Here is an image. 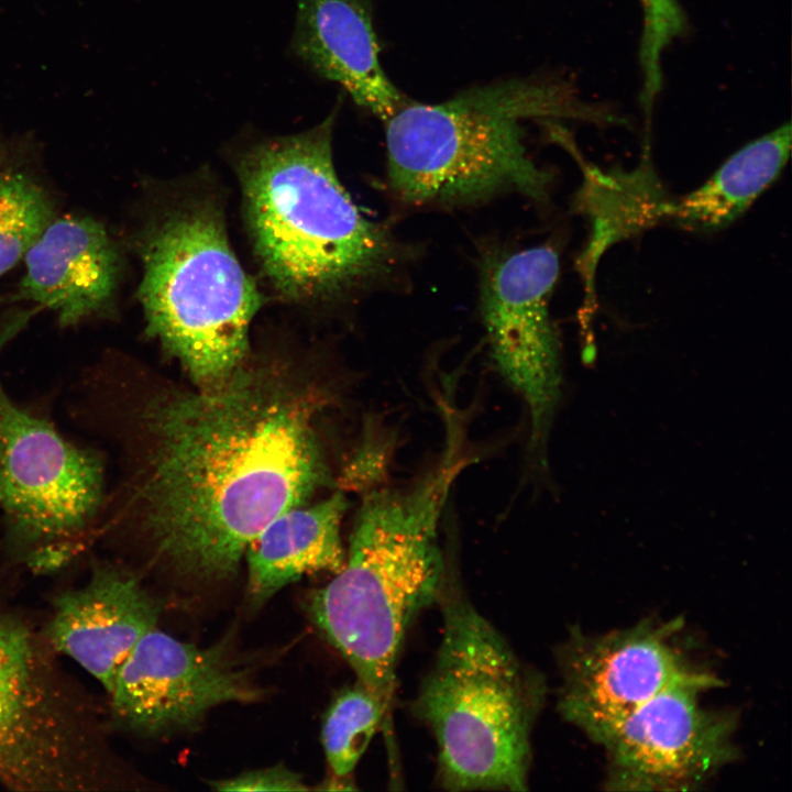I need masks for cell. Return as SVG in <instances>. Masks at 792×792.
I'll list each match as a JSON object with an SVG mask.
<instances>
[{"mask_svg":"<svg viewBox=\"0 0 792 792\" xmlns=\"http://www.w3.org/2000/svg\"><path fill=\"white\" fill-rule=\"evenodd\" d=\"M322 405L312 383L277 364L243 362L215 386L144 397L113 365H95L73 416L116 440L129 466L97 535L133 525L178 572L234 575L271 520L331 483L315 428Z\"/></svg>","mask_w":792,"mask_h":792,"instance_id":"6da1fadb","label":"cell"},{"mask_svg":"<svg viewBox=\"0 0 792 792\" xmlns=\"http://www.w3.org/2000/svg\"><path fill=\"white\" fill-rule=\"evenodd\" d=\"M449 421L435 469L409 487L364 494L343 568L307 598L312 623L387 711L405 635L438 600L447 579L440 518L453 482L469 464L460 430Z\"/></svg>","mask_w":792,"mask_h":792,"instance_id":"7a4b0ae2","label":"cell"},{"mask_svg":"<svg viewBox=\"0 0 792 792\" xmlns=\"http://www.w3.org/2000/svg\"><path fill=\"white\" fill-rule=\"evenodd\" d=\"M336 106L308 131L255 143L240 163L256 257L293 301L342 299L387 282L407 258L405 246L360 211L338 178Z\"/></svg>","mask_w":792,"mask_h":792,"instance_id":"3957f363","label":"cell"},{"mask_svg":"<svg viewBox=\"0 0 792 792\" xmlns=\"http://www.w3.org/2000/svg\"><path fill=\"white\" fill-rule=\"evenodd\" d=\"M527 119L620 122L614 109L547 76L475 86L439 103L407 99L384 121L388 189L411 207L471 205L509 193L546 204L553 176L528 155Z\"/></svg>","mask_w":792,"mask_h":792,"instance_id":"277c9868","label":"cell"},{"mask_svg":"<svg viewBox=\"0 0 792 792\" xmlns=\"http://www.w3.org/2000/svg\"><path fill=\"white\" fill-rule=\"evenodd\" d=\"M438 600L442 636L411 706L436 740L440 785L526 791L546 680L447 579Z\"/></svg>","mask_w":792,"mask_h":792,"instance_id":"5b68a950","label":"cell"},{"mask_svg":"<svg viewBox=\"0 0 792 792\" xmlns=\"http://www.w3.org/2000/svg\"><path fill=\"white\" fill-rule=\"evenodd\" d=\"M142 258L148 336L197 387L221 383L246 359L262 297L229 244L220 209L206 199L169 209L147 233Z\"/></svg>","mask_w":792,"mask_h":792,"instance_id":"8992f818","label":"cell"},{"mask_svg":"<svg viewBox=\"0 0 792 792\" xmlns=\"http://www.w3.org/2000/svg\"><path fill=\"white\" fill-rule=\"evenodd\" d=\"M20 326L0 332V350ZM105 498L97 451L15 403L0 378V509L18 557L36 572L70 562L96 537Z\"/></svg>","mask_w":792,"mask_h":792,"instance_id":"52a82bcc","label":"cell"},{"mask_svg":"<svg viewBox=\"0 0 792 792\" xmlns=\"http://www.w3.org/2000/svg\"><path fill=\"white\" fill-rule=\"evenodd\" d=\"M97 722L24 624L0 616V783L28 792L107 783Z\"/></svg>","mask_w":792,"mask_h":792,"instance_id":"ba28073f","label":"cell"},{"mask_svg":"<svg viewBox=\"0 0 792 792\" xmlns=\"http://www.w3.org/2000/svg\"><path fill=\"white\" fill-rule=\"evenodd\" d=\"M682 620L644 618L605 634L570 630L557 650L558 711L602 745L639 706L675 686L704 692L723 681L678 646Z\"/></svg>","mask_w":792,"mask_h":792,"instance_id":"9c48e42d","label":"cell"},{"mask_svg":"<svg viewBox=\"0 0 792 792\" xmlns=\"http://www.w3.org/2000/svg\"><path fill=\"white\" fill-rule=\"evenodd\" d=\"M551 244L493 255L483 262L480 310L490 352L502 377L524 399L537 442L551 408L558 338L550 298L559 276Z\"/></svg>","mask_w":792,"mask_h":792,"instance_id":"30bf717a","label":"cell"},{"mask_svg":"<svg viewBox=\"0 0 792 792\" xmlns=\"http://www.w3.org/2000/svg\"><path fill=\"white\" fill-rule=\"evenodd\" d=\"M703 693L692 686L666 690L609 735L601 745L609 790L695 788L738 757L736 715L703 706Z\"/></svg>","mask_w":792,"mask_h":792,"instance_id":"8fae6325","label":"cell"},{"mask_svg":"<svg viewBox=\"0 0 792 792\" xmlns=\"http://www.w3.org/2000/svg\"><path fill=\"white\" fill-rule=\"evenodd\" d=\"M116 718L144 735L199 723L213 707L256 698L222 646L199 648L156 627L136 644L109 692Z\"/></svg>","mask_w":792,"mask_h":792,"instance_id":"7c38bea8","label":"cell"},{"mask_svg":"<svg viewBox=\"0 0 792 792\" xmlns=\"http://www.w3.org/2000/svg\"><path fill=\"white\" fill-rule=\"evenodd\" d=\"M158 613L157 603L132 572L97 565L86 584L57 597L46 638L109 694L139 640L156 627Z\"/></svg>","mask_w":792,"mask_h":792,"instance_id":"4fadbf2b","label":"cell"},{"mask_svg":"<svg viewBox=\"0 0 792 792\" xmlns=\"http://www.w3.org/2000/svg\"><path fill=\"white\" fill-rule=\"evenodd\" d=\"M19 298L75 326L111 304L120 274L118 249L105 227L87 217L54 219L25 253Z\"/></svg>","mask_w":792,"mask_h":792,"instance_id":"5bb4252c","label":"cell"},{"mask_svg":"<svg viewBox=\"0 0 792 792\" xmlns=\"http://www.w3.org/2000/svg\"><path fill=\"white\" fill-rule=\"evenodd\" d=\"M292 50L316 74L340 84L354 102L388 119L406 98L385 74L371 0H296Z\"/></svg>","mask_w":792,"mask_h":792,"instance_id":"9a60e30c","label":"cell"},{"mask_svg":"<svg viewBox=\"0 0 792 792\" xmlns=\"http://www.w3.org/2000/svg\"><path fill=\"white\" fill-rule=\"evenodd\" d=\"M348 508L342 491L326 499L285 510L271 520L249 543V595L263 604L284 586L306 574L338 573L346 550L341 521Z\"/></svg>","mask_w":792,"mask_h":792,"instance_id":"2e32d148","label":"cell"},{"mask_svg":"<svg viewBox=\"0 0 792 792\" xmlns=\"http://www.w3.org/2000/svg\"><path fill=\"white\" fill-rule=\"evenodd\" d=\"M647 158L645 154L641 165L632 172L585 169L575 205L592 226L587 248L578 262L590 308H594V274L603 252L618 240L668 218L673 200L666 195Z\"/></svg>","mask_w":792,"mask_h":792,"instance_id":"e0dca14e","label":"cell"},{"mask_svg":"<svg viewBox=\"0 0 792 792\" xmlns=\"http://www.w3.org/2000/svg\"><path fill=\"white\" fill-rule=\"evenodd\" d=\"M790 148L787 123L741 147L702 186L673 200L668 218L693 231L726 228L779 177Z\"/></svg>","mask_w":792,"mask_h":792,"instance_id":"ac0fdd59","label":"cell"},{"mask_svg":"<svg viewBox=\"0 0 792 792\" xmlns=\"http://www.w3.org/2000/svg\"><path fill=\"white\" fill-rule=\"evenodd\" d=\"M387 712L381 698L358 680L334 697L321 730L326 758L333 774H351Z\"/></svg>","mask_w":792,"mask_h":792,"instance_id":"d6986e66","label":"cell"},{"mask_svg":"<svg viewBox=\"0 0 792 792\" xmlns=\"http://www.w3.org/2000/svg\"><path fill=\"white\" fill-rule=\"evenodd\" d=\"M54 220L52 202L29 175L0 168V276L25 255Z\"/></svg>","mask_w":792,"mask_h":792,"instance_id":"ffe728a7","label":"cell"},{"mask_svg":"<svg viewBox=\"0 0 792 792\" xmlns=\"http://www.w3.org/2000/svg\"><path fill=\"white\" fill-rule=\"evenodd\" d=\"M389 440L381 433H373L370 425L366 436L340 476L342 490L371 491L385 475Z\"/></svg>","mask_w":792,"mask_h":792,"instance_id":"44dd1931","label":"cell"},{"mask_svg":"<svg viewBox=\"0 0 792 792\" xmlns=\"http://www.w3.org/2000/svg\"><path fill=\"white\" fill-rule=\"evenodd\" d=\"M220 791H306L301 776L284 766L257 769L212 783Z\"/></svg>","mask_w":792,"mask_h":792,"instance_id":"7402d4cb","label":"cell"},{"mask_svg":"<svg viewBox=\"0 0 792 792\" xmlns=\"http://www.w3.org/2000/svg\"><path fill=\"white\" fill-rule=\"evenodd\" d=\"M642 30L650 34H666L675 30L684 19L678 0H639Z\"/></svg>","mask_w":792,"mask_h":792,"instance_id":"603a6c76","label":"cell"}]
</instances>
